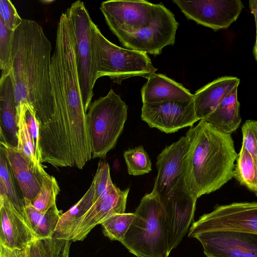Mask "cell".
Here are the masks:
<instances>
[{"label":"cell","instance_id":"obj_10","mask_svg":"<svg viewBox=\"0 0 257 257\" xmlns=\"http://www.w3.org/2000/svg\"><path fill=\"white\" fill-rule=\"evenodd\" d=\"M232 231L257 234V202L217 205L193 222L188 237L203 232Z\"/></svg>","mask_w":257,"mask_h":257},{"label":"cell","instance_id":"obj_14","mask_svg":"<svg viewBox=\"0 0 257 257\" xmlns=\"http://www.w3.org/2000/svg\"><path fill=\"white\" fill-rule=\"evenodd\" d=\"M0 245L22 249L38 239L25 219L23 210L17 207L0 183Z\"/></svg>","mask_w":257,"mask_h":257},{"label":"cell","instance_id":"obj_7","mask_svg":"<svg viewBox=\"0 0 257 257\" xmlns=\"http://www.w3.org/2000/svg\"><path fill=\"white\" fill-rule=\"evenodd\" d=\"M127 109L112 89L90 104L86 121L92 159H104L114 148L123 130Z\"/></svg>","mask_w":257,"mask_h":257},{"label":"cell","instance_id":"obj_34","mask_svg":"<svg viewBox=\"0 0 257 257\" xmlns=\"http://www.w3.org/2000/svg\"><path fill=\"white\" fill-rule=\"evenodd\" d=\"M30 245L22 249H12L0 245V257H30Z\"/></svg>","mask_w":257,"mask_h":257},{"label":"cell","instance_id":"obj_16","mask_svg":"<svg viewBox=\"0 0 257 257\" xmlns=\"http://www.w3.org/2000/svg\"><path fill=\"white\" fill-rule=\"evenodd\" d=\"M18 113V150L28 160L42 177L47 173L42 165L39 127L34 109L21 104Z\"/></svg>","mask_w":257,"mask_h":257},{"label":"cell","instance_id":"obj_27","mask_svg":"<svg viewBox=\"0 0 257 257\" xmlns=\"http://www.w3.org/2000/svg\"><path fill=\"white\" fill-rule=\"evenodd\" d=\"M123 156L130 175H142L152 170L151 160L143 146L127 150Z\"/></svg>","mask_w":257,"mask_h":257},{"label":"cell","instance_id":"obj_31","mask_svg":"<svg viewBox=\"0 0 257 257\" xmlns=\"http://www.w3.org/2000/svg\"><path fill=\"white\" fill-rule=\"evenodd\" d=\"M242 146L253 157H257V120H246L241 127Z\"/></svg>","mask_w":257,"mask_h":257},{"label":"cell","instance_id":"obj_4","mask_svg":"<svg viewBox=\"0 0 257 257\" xmlns=\"http://www.w3.org/2000/svg\"><path fill=\"white\" fill-rule=\"evenodd\" d=\"M189 146L186 136L166 146L157 157L158 173L152 190L164 209L167 223L169 249L182 241L193 221L197 198L185 176L184 160Z\"/></svg>","mask_w":257,"mask_h":257},{"label":"cell","instance_id":"obj_13","mask_svg":"<svg viewBox=\"0 0 257 257\" xmlns=\"http://www.w3.org/2000/svg\"><path fill=\"white\" fill-rule=\"evenodd\" d=\"M189 237L202 244L207 257H257V234L221 231L199 233Z\"/></svg>","mask_w":257,"mask_h":257},{"label":"cell","instance_id":"obj_33","mask_svg":"<svg viewBox=\"0 0 257 257\" xmlns=\"http://www.w3.org/2000/svg\"><path fill=\"white\" fill-rule=\"evenodd\" d=\"M46 250V257H70L71 240L56 239L54 238L43 240Z\"/></svg>","mask_w":257,"mask_h":257},{"label":"cell","instance_id":"obj_19","mask_svg":"<svg viewBox=\"0 0 257 257\" xmlns=\"http://www.w3.org/2000/svg\"><path fill=\"white\" fill-rule=\"evenodd\" d=\"M240 79L233 76L218 78L198 89L194 94L197 117L205 119L216 108L222 98L235 87Z\"/></svg>","mask_w":257,"mask_h":257},{"label":"cell","instance_id":"obj_25","mask_svg":"<svg viewBox=\"0 0 257 257\" xmlns=\"http://www.w3.org/2000/svg\"><path fill=\"white\" fill-rule=\"evenodd\" d=\"M41 182V189L31 203L37 210L45 211L56 204L60 189L55 178L47 173L42 176Z\"/></svg>","mask_w":257,"mask_h":257},{"label":"cell","instance_id":"obj_22","mask_svg":"<svg viewBox=\"0 0 257 257\" xmlns=\"http://www.w3.org/2000/svg\"><path fill=\"white\" fill-rule=\"evenodd\" d=\"M94 184L92 181L83 197L68 211L61 215L53 238L72 241L74 232L81 219L94 204Z\"/></svg>","mask_w":257,"mask_h":257},{"label":"cell","instance_id":"obj_37","mask_svg":"<svg viewBox=\"0 0 257 257\" xmlns=\"http://www.w3.org/2000/svg\"><path fill=\"white\" fill-rule=\"evenodd\" d=\"M253 54L254 59L257 62V31H256V39L253 48Z\"/></svg>","mask_w":257,"mask_h":257},{"label":"cell","instance_id":"obj_8","mask_svg":"<svg viewBox=\"0 0 257 257\" xmlns=\"http://www.w3.org/2000/svg\"><path fill=\"white\" fill-rule=\"evenodd\" d=\"M100 9L120 43L141 35L174 15L162 3L146 1H107L101 3Z\"/></svg>","mask_w":257,"mask_h":257},{"label":"cell","instance_id":"obj_5","mask_svg":"<svg viewBox=\"0 0 257 257\" xmlns=\"http://www.w3.org/2000/svg\"><path fill=\"white\" fill-rule=\"evenodd\" d=\"M121 243L137 257H168V232L165 213L156 194H146L134 212Z\"/></svg>","mask_w":257,"mask_h":257},{"label":"cell","instance_id":"obj_1","mask_svg":"<svg viewBox=\"0 0 257 257\" xmlns=\"http://www.w3.org/2000/svg\"><path fill=\"white\" fill-rule=\"evenodd\" d=\"M51 80L54 101V130L58 152L73 154L74 164L83 168L91 158L86 111L81 94L70 21L63 13L51 57Z\"/></svg>","mask_w":257,"mask_h":257},{"label":"cell","instance_id":"obj_23","mask_svg":"<svg viewBox=\"0 0 257 257\" xmlns=\"http://www.w3.org/2000/svg\"><path fill=\"white\" fill-rule=\"evenodd\" d=\"M23 214L27 223L39 239L53 238L59 219L63 214L56 204L45 211L36 209L31 200L23 198Z\"/></svg>","mask_w":257,"mask_h":257},{"label":"cell","instance_id":"obj_15","mask_svg":"<svg viewBox=\"0 0 257 257\" xmlns=\"http://www.w3.org/2000/svg\"><path fill=\"white\" fill-rule=\"evenodd\" d=\"M129 190H121L114 185L108 193L97 200L85 214L72 241H82L96 225L115 214L124 213Z\"/></svg>","mask_w":257,"mask_h":257},{"label":"cell","instance_id":"obj_30","mask_svg":"<svg viewBox=\"0 0 257 257\" xmlns=\"http://www.w3.org/2000/svg\"><path fill=\"white\" fill-rule=\"evenodd\" d=\"M92 181L94 184L95 203L98 199L106 196L114 186L110 177L109 166L106 161H99Z\"/></svg>","mask_w":257,"mask_h":257},{"label":"cell","instance_id":"obj_21","mask_svg":"<svg viewBox=\"0 0 257 257\" xmlns=\"http://www.w3.org/2000/svg\"><path fill=\"white\" fill-rule=\"evenodd\" d=\"M237 89L236 86L226 94L204 119L218 131L230 135L238 128L241 121Z\"/></svg>","mask_w":257,"mask_h":257},{"label":"cell","instance_id":"obj_17","mask_svg":"<svg viewBox=\"0 0 257 257\" xmlns=\"http://www.w3.org/2000/svg\"><path fill=\"white\" fill-rule=\"evenodd\" d=\"M0 144V150L8 161L23 198L33 200L41 189V177L17 148L11 146L2 134Z\"/></svg>","mask_w":257,"mask_h":257},{"label":"cell","instance_id":"obj_24","mask_svg":"<svg viewBox=\"0 0 257 257\" xmlns=\"http://www.w3.org/2000/svg\"><path fill=\"white\" fill-rule=\"evenodd\" d=\"M233 177L254 194L257 191V170L252 155L242 146L236 159Z\"/></svg>","mask_w":257,"mask_h":257},{"label":"cell","instance_id":"obj_9","mask_svg":"<svg viewBox=\"0 0 257 257\" xmlns=\"http://www.w3.org/2000/svg\"><path fill=\"white\" fill-rule=\"evenodd\" d=\"M73 30L75 60L83 103L87 111L97 80L91 43V20L83 2L72 3L65 11Z\"/></svg>","mask_w":257,"mask_h":257},{"label":"cell","instance_id":"obj_38","mask_svg":"<svg viewBox=\"0 0 257 257\" xmlns=\"http://www.w3.org/2000/svg\"><path fill=\"white\" fill-rule=\"evenodd\" d=\"M255 165H256V170H257V157H256V159L255 160ZM254 194L257 196V191Z\"/></svg>","mask_w":257,"mask_h":257},{"label":"cell","instance_id":"obj_18","mask_svg":"<svg viewBox=\"0 0 257 257\" xmlns=\"http://www.w3.org/2000/svg\"><path fill=\"white\" fill-rule=\"evenodd\" d=\"M143 104L166 100L191 101L194 94L181 84L162 74L149 77L141 89Z\"/></svg>","mask_w":257,"mask_h":257},{"label":"cell","instance_id":"obj_3","mask_svg":"<svg viewBox=\"0 0 257 257\" xmlns=\"http://www.w3.org/2000/svg\"><path fill=\"white\" fill-rule=\"evenodd\" d=\"M185 136L189 141L185 176L198 199L219 189L233 177L237 154L231 135L218 131L204 119L191 127Z\"/></svg>","mask_w":257,"mask_h":257},{"label":"cell","instance_id":"obj_20","mask_svg":"<svg viewBox=\"0 0 257 257\" xmlns=\"http://www.w3.org/2000/svg\"><path fill=\"white\" fill-rule=\"evenodd\" d=\"M0 134L12 147L18 143V113L10 75L0 79Z\"/></svg>","mask_w":257,"mask_h":257},{"label":"cell","instance_id":"obj_28","mask_svg":"<svg viewBox=\"0 0 257 257\" xmlns=\"http://www.w3.org/2000/svg\"><path fill=\"white\" fill-rule=\"evenodd\" d=\"M14 31L8 29L0 20V68L1 77L9 75L12 69Z\"/></svg>","mask_w":257,"mask_h":257},{"label":"cell","instance_id":"obj_12","mask_svg":"<svg viewBox=\"0 0 257 257\" xmlns=\"http://www.w3.org/2000/svg\"><path fill=\"white\" fill-rule=\"evenodd\" d=\"M142 119L151 127L167 134L174 133L199 120L194 100L180 101L166 100L143 104Z\"/></svg>","mask_w":257,"mask_h":257},{"label":"cell","instance_id":"obj_11","mask_svg":"<svg viewBox=\"0 0 257 257\" xmlns=\"http://www.w3.org/2000/svg\"><path fill=\"white\" fill-rule=\"evenodd\" d=\"M173 3L188 19L214 31L228 28L244 8L240 0H173Z\"/></svg>","mask_w":257,"mask_h":257},{"label":"cell","instance_id":"obj_36","mask_svg":"<svg viewBox=\"0 0 257 257\" xmlns=\"http://www.w3.org/2000/svg\"><path fill=\"white\" fill-rule=\"evenodd\" d=\"M248 6L251 13L254 16L255 22L256 31H257V0L249 1Z\"/></svg>","mask_w":257,"mask_h":257},{"label":"cell","instance_id":"obj_6","mask_svg":"<svg viewBox=\"0 0 257 257\" xmlns=\"http://www.w3.org/2000/svg\"><path fill=\"white\" fill-rule=\"evenodd\" d=\"M91 43L97 79L108 76L120 84L124 79L135 76L148 79L157 70L147 53L123 48L111 43L102 35L93 22Z\"/></svg>","mask_w":257,"mask_h":257},{"label":"cell","instance_id":"obj_35","mask_svg":"<svg viewBox=\"0 0 257 257\" xmlns=\"http://www.w3.org/2000/svg\"><path fill=\"white\" fill-rule=\"evenodd\" d=\"M30 257H46V250L43 240L37 239L29 248Z\"/></svg>","mask_w":257,"mask_h":257},{"label":"cell","instance_id":"obj_32","mask_svg":"<svg viewBox=\"0 0 257 257\" xmlns=\"http://www.w3.org/2000/svg\"><path fill=\"white\" fill-rule=\"evenodd\" d=\"M0 20L9 30L15 31L21 24L23 19L9 0L0 1Z\"/></svg>","mask_w":257,"mask_h":257},{"label":"cell","instance_id":"obj_26","mask_svg":"<svg viewBox=\"0 0 257 257\" xmlns=\"http://www.w3.org/2000/svg\"><path fill=\"white\" fill-rule=\"evenodd\" d=\"M134 216V213H123L110 217L100 224L103 234L111 240L121 242Z\"/></svg>","mask_w":257,"mask_h":257},{"label":"cell","instance_id":"obj_2","mask_svg":"<svg viewBox=\"0 0 257 257\" xmlns=\"http://www.w3.org/2000/svg\"><path fill=\"white\" fill-rule=\"evenodd\" d=\"M51 51L42 27L34 20L23 19L14 31L10 75L17 110L21 104H27L35 111L43 148L55 142Z\"/></svg>","mask_w":257,"mask_h":257},{"label":"cell","instance_id":"obj_29","mask_svg":"<svg viewBox=\"0 0 257 257\" xmlns=\"http://www.w3.org/2000/svg\"><path fill=\"white\" fill-rule=\"evenodd\" d=\"M14 178L8 161L3 152L0 150V183L5 186L7 195L13 203L23 210L24 199H21L19 196Z\"/></svg>","mask_w":257,"mask_h":257}]
</instances>
